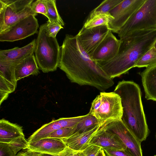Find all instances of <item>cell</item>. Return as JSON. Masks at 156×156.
<instances>
[{"label": "cell", "instance_id": "1", "mask_svg": "<svg viewBox=\"0 0 156 156\" xmlns=\"http://www.w3.org/2000/svg\"><path fill=\"white\" fill-rule=\"evenodd\" d=\"M58 67L70 81L80 86H90L101 92L114 84L83 49L76 35L66 34L60 46Z\"/></svg>", "mask_w": 156, "mask_h": 156}, {"label": "cell", "instance_id": "2", "mask_svg": "<svg viewBox=\"0 0 156 156\" xmlns=\"http://www.w3.org/2000/svg\"><path fill=\"white\" fill-rule=\"evenodd\" d=\"M120 40L119 48L115 57L107 61L96 62L112 79L128 73L153 46L156 40V29L136 33Z\"/></svg>", "mask_w": 156, "mask_h": 156}, {"label": "cell", "instance_id": "3", "mask_svg": "<svg viewBox=\"0 0 156 156\" xmlns=\"http://www.w3.org/2000/svg\"><path fill=\"white\" fill-rule=\"evenodd\" d=\"M114 91L121 98L122 121L139 141L141 143L145 140L148 135L149 129L139 86L133 81L122 80L118 82Z\"/></svg>", "mask_w": 156, "mask_h": 156}, {"label": "cell", "instance_id": "4", "mask_svg": "<svg viewBox=\"0 0 156 156\" xmlns=\"http://www.w3.org/2000/svg\"><path fill=\"white\" fill-rule=\"evenodd\" d=\"M46 23L41 25L36 39L34 53L40 69L45 73L56 70L60 55V46L56 37L47 34Z\"/></svg>", "mask_w": 156, "mask_h": 156}, {"label": "cell", "instance_id": "5", "mask_svg": "<svg viewBox=\"0 0 156 156\" xmlns=\"http://www.w3.org/2000/svg\"><path fill=\"white\" fill-rule=\"evenodd\" d=\"M156 29V0H145L117 33L120 40L138 32Z\"/></svg>", "mask_w": 156, "mask_h": 156}, {"label": "cell", "instance_id": "6", "mask_svg": "<svg viewBox=\"0 0 156 156\" xmlns=\"http://www.w3.org/2000/svg\"><path fill=\"white\" fill-rule=\"evenodd\" d=\"M122 107L120 96L114 91L101 92L92 101L89 113L99 124L109 119H122Z\"/></svg>", "mask_w": 156, "mask_h": 156}, {"label": "cell", "instance_id": "7", "mask_svg": "<svg viewBox=\"0 0 156 156\" xmlns=\"http://www.w3.org/2000/svg\"><path fill=\"white\" fill-rule=\"evenodd\" d=\"M33 0H0V33L28 16H36L32 10Z\"/></svg>", "mask_w": 156, "mask_h": 156}, {"label": "cell", "instance_id": "8", "mask_svg": "<svg viewBox=\"0 0 156 156\" xmlns=\"http://www.w3.org/2000/svg\"><path fill=\"white\" fill-rule=\"evenodd\" d=\"M101 128L117 135L133 156H143L140 142L122 119H109L100 125Z\"/></svg>", "mask_w": 156, "mask_h": 156}, {"label": "cell", "instance_id": "9", "mask_svg": "<svg viewBox=\"0 0 156 156\" xmlns=\"http://www.w3.org/2000/svg\"><path fill=\"white\" fill-rule=\"evenodd\" d=\"M145 0H122L109 12L112 17L108 28L113 32L118 33L132 15L141 6Z\"/></svg>", "mask_w": 156, "mask_h": 156}, {"label": "cell", "instance_id": "10", "mask_svg": "<svg viewBox=\"0 0 156 156\" xmlns=\"http://www.w3.org/2000/svg\"><path fill=\"white\" fill-rule=\"evenodd\" d=\"M39 24L35 16L31 15L15 23L0 33V41H14L24 39L37 33Z\"/></svg>", "mask_w": 156, "mask_h": 156}, {"label": "cell", "instance_id": "11", "mask_svg": "<svg viewBox=\"0 0 156 156\" xmlns=\"http://www.w3.org/2000/svg\"><path fill=\"white\" fill-rule=\"evenodd\" d=\"M120 43V40L118 39L109 30L104 38L89 55L95 62L109 60L117 54Z\"/></svg>", "mask_w": 156, "mask_h": 156}, {"label": "cell", "instance_id": "12", "mask_svg": "<svg viewBox=\"0 0 156 156\" xmlns=\"http://www.w3.org/2000/svg\"><path fill=\"white\" fill-rule=\"evenodd\" d=\"M109 30L106 26L89 29L83 26L76 36L81 47L89 55L102 40Z\"/></svg>", "mask_w": 156, "mask_h": 156}, {"label": "cell", "instance_id": "13", "mask_svg": "<svg viewBox=\"0 0 156 156\" xmlns=\"http://www.w3.org/2000/svg\"><path fill=\"white\" fill-rule=\"evenodd\" d=\"M81 120L80 116L61 118L53 120L43 125L33 133L32 136L35 141L48 138L51 133L58 129L62 128L74 127Z\"/></svg>", "mask_w": 156, "mask_h": 156}, {"label": "cell", "instance_id": "14", "mask_svg": "<svg viewBox=\"0 0 156 156\" xmlns=\"http://www.w3.org/2000/svg\"><path fill=\"white\" fill-rule=\"evenodd\" d=\"M90 145L97 146L103 150L127 149L126 145L117 135L111 132L101 129V126L98 131L90 141Z\"/></svg>", "mask_w": 156, "mask_h": 156}, {"label": "cell", "instance_id": "15", "mask_svg": "<svg viewBox=\"0 0 156 156\" xmlns=\"http://www.w3.org/2000/svg\"><path fill=\"white\" fill-rule=\"evenodd\" d=\"M66 146L61 139L48 137L28 143L26 149L40 153L58 155Z\"/></svg>", "mask_w": 156, "mask_h": 156}, {"label": "cell", "instance_id": "16", "mask_svg": "<svg viewBox=\"0 0 156 156\" xmlns=\"http://www.w3.org/2000/svg\"><path fill=\"white\" fill-rule=\"evenodd\" d=\"M100 125L96 126L85 132L75 133L71 136L62 139L69 147L75 150L83 151L89 145V143L98 131Z\"/></svg>", "mask_w": 156, "mask_h": 156}, {"label": "cell", "instance_id": "17", "mask_svg": "<svg viewBox=\"0 0 156 156\" xmlns=\"http://www.w3.org/2000/svg\"><path fill=\"white\" fill-rule=\"evenodd\" d=\"M36 39H34L27 45L21 48L0 51V61L19 62L34 54Z\"/></svg>", "mask_w": 156, "mask_h": 156}, {"label": "cell", "instance_id": "18", "mask_svg": "<svg viewBox=\"0 0 156 156\" xmlns=\"http://www.w3.org/2000/svg\"><path fill=\"white\" fill-rule=\"evenodd\" d=\"M147 100L156 101V65L146 68L139 73Z\"/></svg>", "mask_w": 156, "mask_h": 156}, {"label": "cell", "instance_id": "19", "mask_svg": "<svg viewBox=\"0 0 156 156\" xmlns=\"http://www.w3.org/2000/svg\"><path fill=\"white\" fill-rule=\"evenodd\" d=\"M20 126L4 119L0 120V143L7 144L18 138L24 136Z\"/></svg>", "mask_w": 156, "mask_h": 156}, {"label": "cell", "instance_id": "20", "mask_svg": "<svg viewBox=\"0 0 156 156\" xmlns=\"http://www.w3.org/2000/svg\"><path fill=\"white\" fill-rule=\"evenodd\" d=\"M39 68L34 54L19 62L16 65L15 73L17 81L30 75H37Z\"/></svg>", "mask_w": 156, "mask_h": 156}, {"label": "cell", "instance_id": "21", "mask_svg": "<svg viewBox=\"0 0 156 156\" xmlns=\"http://www.w3.org/2000/svg\"><path fill=\"white\" fill-rule=\"evenodd\" d=\"M20 61H0V78L5 81L12 92L15 91L16 87L17 81L15 70L16 65Z\"/></svg>", "mask_w": 156, "mask_h": 156}, {"label": "cell", "instance_id": "22", "mask_svg": "<svg viewBox=\"0 0 156 156\" xmlns=\"http://www.w3.org/2000/svg\"><path fill=\"white\" fill-rule=\"evenodd\" d=\"M99 125L98 119L88 113L85 115L83 119L73 128L72 134L86 132Z\"/></svg>", "mask_w": 156, "mask_h": 156}, {"label": "cell", "instance_id": "23", "mask_svg": "<svg viewBox=\"0 0 156 156\" xmlns=\"http://www.w3.org/2000/svg\"><path fill=\"white\" fill-rule=\"evenodd\" d=\"M112 18L109 12L89 16L83 27L86 29L101 26H106L108 27L109 22Z\"/></svg>", "mask_w": 156, "mask_h": 156}, {"label": "cell", "instance_id": "24", "mask_svg": "<svg viewBox=\"0 0 156 156\" xmlns=\"http://www.w3.org/2000/svg\"><path fill=\"white\" fill-rule=\"evenodd\" d=\"M47 7V17L48 21L58 24L62 26H64V23L59 15L57 9L56 1L55 0H45Z\"/></svg>", "mask_w": 156, "mask_h": 156}, {"label": "cell", "instance_id": "25", "mask_svg": "<svg viewBox=\"0 0 156 156\" xmlns=\"http://www.w3.org/2000/svg\"><path fill=\"white\" fill-rule=\"evenodd\" d=\"M156 65V49L153 46L139 59L135 67L146 68Z\"/></svg>", "mask_w": 156, "mask_h": 156}, {"label": "cell", "instance_id": "26", "mask_svg": "<svg viewBox=\"0 0 156 156\" xmlns=\"http://www.w3.org/2000/svg\"><path fill=\"white\" fill-rule=\"evenodd\" d=\"M122 0H105L92 10L89 16L109 12Z\"/></svg>", "mask_w": 156, "mask_h": 156}, {"label": "cell", "instance_id": "27", "mask_svg": "<svg viewBox=\"0 0 156 156\" xmlns=\"http://www.w3.org/2000/svg\"><path fill=\"white\" fill-rule=\"evenodd\" d=\"M6 144L16 155L21 150L26 148L28 143L24 136L15 139Z\"/></svg>", "mask_w": 156, "mask_h": 156}, {"label": "cell", "instance_id": "28", "mask_svg": "<svg viewBox=\"0 0 156 156\" xmlns=\"http://www.w3.org/2000/svg\"><path fill=\"white\" fill-rule=\"evenodd\" d=\"M72 127L62 128L51 133L48 137L62 139L67 138L73 134Z\"/></svg>", "mask_w": 156, "mask_h": 156}, {"label": "cell", "instance_id": "29", "mask_svg": "<svg viewBox=\"0 0 156 156\" xmlns=\"http://www.w3.org/2000/svg\"><path fill=\"white\" fill-rule=\"evenodd\" d=\"M32 10L37 13H41L47 17V7L45 0H37L31 4Z\"/></svg>", "mask_w": 156, "mask_h": 156}, {"label": "cell", "instance_id": "30", "mask_svg": "<svg viewBox=\"0 0 156 156\" xmlns=\"http://www.w3.org/2000/svg\"><path fill=\"white\" fill-rule=\"evenodd\" d=\"M46 23V30L50 37H56L58 33L63 27L60 24L51 23L48 21Z\"/></svg>", "mask_w": 156, "mask_h": 156}, {"label": "cell", "instance_id": "31", "mask_svg": "<svg viewBox=\"0 0 156 156\" xmlns=\"http://www.w3.org/2000/svg\"><path fill=\"white\" fill-rule=\"evenodd\" d=\"M101 147L94 145H90L83 151L84 156H97L102 150Z\"/></svg>", "mask_w": 156, "mask_h": 156}, {"label": "cell", "instance_id": "32", "mask_svg": "<svg viewBox=\"0 0 156 156\" xmlns=\"http://www.w3.org/2000/svg\"><path fill=\"white\" fill-rule=\"evenodd\" d=\"M106 156H133L128 150L103 149Z\"/></svg>", "mask_w": 156, "mask_h": 156}, {"label": "cell", "instance_id": "33", "mask_svg": "<svg viewBox=\"0 0 156 156\" xmlns=\"http://www.w3.org/2000/svg\"><path fill=\"white\" fill-rule=\"evenodd\" d=\"M58 156H84L83 151H77L66 146Z\"/></svg>", "mask_w": 156, "mask_h": 156}, {"label": "cell", "instance_id": "34", "mask_svg": "<svg viewBox=\"0 0 156 156\" xmlns=\"http://www.w3.org/2000/svg\"><path fill=\"white\" fill-rule=\"evenodd\" d=\"M0 156H16V154L6 144L0 143Z\"/></svg>", "mask_w": 156, "mask_h": 156}, {"label": "cell", "instance_id": "35", "mask_svg": "<svg viewBox=\"0 0 156 156\" xmlns=\"http://www.w3.org/2000/svg\"><path fill=\"white\" fill-rule=\"evenodd\" d=\"M39 153L27 149L25 151L19 152L16 156H38Z\"/></svg>", "mask_w": 156, "mask_h": 156}, {"label": "cell", "instance_id": "36", "mask_svg": "<svg viewBox=\"0 0 156 156\" xmlns=\"http://www.w3.org/2000/svg\"><path fill=\"white\" fill-rule=\"evenodd\" d=\"M38 156H58V155L51 154L45 153H39Z\"/></svg>", "mask_w": 156, "mask_h": 156}, {"label": "cell", "instance_id": "37", "mask_svg": "<svg viewBox=\"0 0 156 156\" xmlns=\"http://www.w3.org/2000/svg\"><path fill=\"white\" fill-rule=\"evenodd\" d=\"M97 156H106L105 153L103 149L100 152Z\"/></svg>", "mask_w": 156, "mask_h": 156}, {"label": "cell", "instance_id": "38", "mask_svg": "<svg viewBox=\"0 0 156 156\" xmlns=\"http://www.w3.org/2000/svg\"><path fill=\"white\" fill-rule=\"evenodd\" d=\"M153 47L155 49H156V40L155 41L154 44L153 45Z\"/></svg>", "mask_w": 156, "mask_h": 156}, {"label": "cell", "instance_id": "39", "mask_svg": "<svg viewBox=\"0 0 156 156\" xmlns=\"http://www.w3.org/2000/svg\"><path fill=\"white\" fill-rule=\"evenodd\" d=\"M155 138H156V135H155Z\"/></svg>", "mask_w": 156, "mask_h": 156}, {"label": "cell", "instance_id": "40", "mask_svg": "<svg viewBox=\"0 0 156 156\" xmlns=\"http://www.w3.org/2000/svg\"><path fill=\"white\" fill-rule=\"evenodd\" d=\"M154 156H156V155H154Z\"/></svg>", "mask_w": 156, "mask_h": 156}]
</instances>
